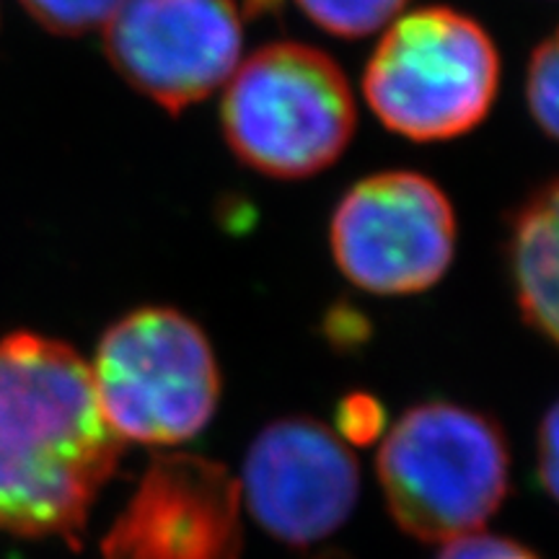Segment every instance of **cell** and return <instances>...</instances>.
<instances>
[{"label":"cell","instance_id":"6da1fadb","mask_svg":"<svg viewBox=\"0 0 559 559\" xmlns=\"http://www.w3.org/2000/svg\"><path fill=\"white\" fill-rule=\"evenodd\" d=\"M122 445L79 349L34 332L0 337V534L79 549Z\"/></svg>","mask_w":559,"mask_h":559},{"label":"cell","instance_id":"7a4b0ae2","mask_svg":"<svg viewBox=\"0 0 559 559\" xmlns=\"http://www.w3.org/2000/svg\"><path fill=\"white\" fill-rule=\"evenodd\" d=\"M376 466L391 519L419 542L477 534L508 495L506 432L464 404L425 402L404 412Z\"/></svg>","mask_w":559,"mask_h":559},{"label":"cell","instance_id":"3957f363","mask_svg":"<svg viewBox=\"0 0 559 559\" xmlns=\"http://www.w3.org/2000/svg\"><path fill=\"white\" fill-rule=\"evenodd\" d=\"M221 128L243 166L272 179H306L345 153L355 135V96L330 55L275 41L236 66Z\"/></svg>","mask_w":559,"mask_h":559},{"label":"cell","instance_id":"277c9868","mask_svg":"<svg viewBox=\"0 0 559 559\" xmlns=\"http://www.w3.org/2000/svg\"><path fill=\"white\" fill-rule=\"evenodd\" d=\"M500 88V55L485 26L449 5L407 13L370 55L362 94L383 128L417 143L472 132Z\"/></svg>","mask_w":559,"mask_h":559},{"label":"cell","instance_id":"5b68a950","mask_svg":"<svg viewBox=\"0 0 559 559\" xmlns=\"http://www.w3.org/2000/svg\"><path fill=\"white\" fill-rule=\"evenodd\" d=\"M88 368L104 417L122 440L187 443L218 409L213 345L198 321L171 306H143L109 324Z\"/></svg>","mask_w":559,"mask_h":559},{"label":"cell","instance_id":"8992f818","mask_svg":"<svg viewBox=\"0 0 559 559\" xmlns=\"http://www.w3.org/2000/svg\"><path fill=\"white\" fill-rule=\"evenodd\" d=\"M456 213L436 181L415 171H381L337 202L332 257L355 288L415 296L440 283L456 254Z\"/></svg>","mask_w":559,"mask_h":559},{"label":"cell","instance_id":"52a82bcc","mask_svg":"<svg viewBox=\"0 0 559 559\" xmlns=\"http://www.w3.org/2000/svg\"><path fill=\"white\" fill-rule=\"evenodd\" d=\"M104 26L117 73L171 115L207 99L241 58L234 0H122Z\"/></svg>","mask_w":559,"mask_h":559},{"label":"cell","instance_id":"ba28073f","mask_svg":"<svg viewBox=\"0 0 559 559\" xmlns=\"http://www.w3.org/2000/svg\"><path fill=\"white\" fill-rule=\"evenodd\" d=\"M241 506L275 539L311 547L349 519L360 466L332 428L311 417L275 419L249 445Z\"/></svg>","mask_w":559,"mask_h":559},{"label":"cell","instance_id":"9c48e42d","mask_svg":"<svg viewBox=\"0 0 559 559\" xmlns=\"http://www.w3.org/2000/svg\"><path fill=\"white\" fill-rule=\"evenodd\" d=\"M241 551L239 479L194 453H158L102 542V559H241Z\"/></svg>","mask_w":559,"mask_h":559},{"label":"cell","instance_id":"30bf717a","mask_svg":"<svg viewBox=\"0 0 559 559\" xmlns=\"http://www.w3.org/2000/svg\"><path fill=\"white\" fill-rule=\"evenodd\" d=\"M557 179L544 181L510 215L508 270L515 304L526 324L555 345L557 304Z\"/></svg>","mask_w":559,"mask_h":559},{"label":"cell","instance_id":"8fae6325","mask_svg":"<svg viewBox=\"0 0 559 559\" xmlns=\"http://www.w3.org/2000/svg\"><path fill=\"white\" fill-rule=\"evenodd\" d=\"M319 29L342 39H360L383 29L409 0H296Z\"/></svg>","mask_w":559,"mask_h":559},{"label":"cell","instance_id":"7c38bea8","mask_svg":"<svg viewBox=\"0 0 559 559\" xmlns=\"http://www.w3.org/2000/svg\"><path fill=\"white\" fill-rule=\"evenodd\" d=\"M26 13L60 37H81L107 24L122 0H19Z\"/></svg>","mask_w":559,"mask_h":559},{"label":"cell","instance_id":"4fadbf2b","mask_svg":"<svg viewBox=\"0 0 559 559\" xmlns=\"http://www.w3.org/2000/svg\"><path fill=\"white\" fill-rule=\"evenodd\" d=\"M557 70L559 45L555 34L542 39L528 58L526 104L534 122L549 140L557 138Z\"/></svg>","mask_w":559,"mask_h":559},{"label":"cell","instance_id":"5bb4252c","mask_svg":"<svg viewBox=\"0 0 559 559\" xmlns=\"http://www.w3.org/2000/svg\"><path fill=\"white\" fill-rule=\"evenodd\" d=\"M386 428V409L373 394L366 391H355L340 402L337 417H334V432L345 440V443L368 445L381 436Z\"/></svg>","mask_w":559,"mask_h":559},{"label":"cell","instance_id":"9a60e30c","mask_svg":"<svg viewBox=\"0 0 559 559\" xmlns=\"http://www.w3.org/2000/svg\"><path fill=\"white\" fill-rule=\"evenodd\" d=\"M438 559H542L523 544L506 539V536H489V534H469L461 539L445 542L440 549Z\"/></svg>","mask_w":559,"mask_h":559},{"label":"cell","instance_id":"2e32d148","mask_svg":"<svg viewBox=\"0 0 559 559\" xmlns=\"http://www.w3.org/2000/svg\"><path fill=\"white\" fill-rule=\"evenodd\" d=\"M557 407L551 404L539 425V440H536V472H539L542 487L549 498H557Z\"/></svg>","mask_w":559,"mask_h":559}]
</instances>
